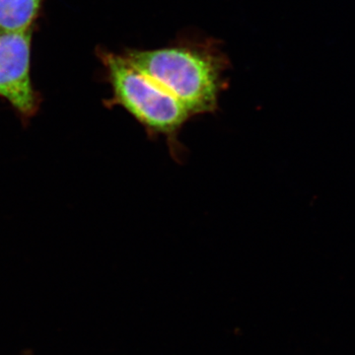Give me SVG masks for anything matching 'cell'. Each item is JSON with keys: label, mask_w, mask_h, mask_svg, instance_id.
I'll list each match as a JSON object with an SVG mask.
<instances>
[{"label": "cell", "mask_w": 355, "mask_h": 355, "mask_svg": "<svg viewBox=\"0 0 355 355\" xmlns=\"http://www.w3.org/2000/svg\"><path fill=\"white\" fill-rule=\"evenodd\" d=\"M43 0H0V34L31 29Z\"/></svg>", "instance_id": "4"}, {"label": "cell", "mask_w": 355, "mask_h": 355, "mask_svg": "<svg viewBox=\"0 0 355 355\" xmlns=\"http://www.w3.org/2000/svg\"><path fill=\"white\" fill-rule=\"evenodd\" d=\"M123 55L135 69L176 97L193 118L218 108L228 64L217 49L181 43L155 50H132Z\"/></svg>", "instance_id": "1"}, {"label": "cell", "mask_w": 355, "mask_h": 355, "mask_svg": "<svg viewBox=\"0 0 355 355\" xmlns=\"http://www.w3.org/2000/svg\"><path fill=\"white\" fill-rule=\"evenodd\" d=\"M102 60L113 90L112 105L125 110L149 137H163L177 156L180 132L193 116L176 97L135 69L125 55L104 53Z\"/></svg>", "instance_id": "2"}, {"label": "cell", "mask_w": 355, "mask_h": 355, "mask_svg": "<svg viewBox=\"0 0 355 355\" xmlns=\"http://www.w3.org/2000/svg\"><path fill=\"white\" fill-rule=\"evenodd\" d=\"M32 32L31 28L0 34V97L26 120L39 109V96L30 76Z\"/></svg>", "instance_id": "3"}]
</instances>
